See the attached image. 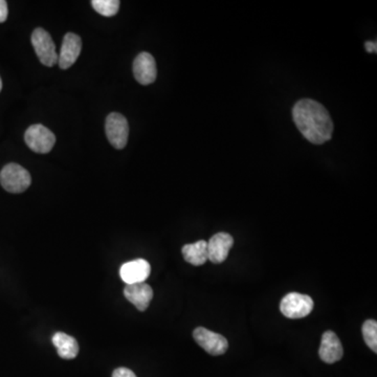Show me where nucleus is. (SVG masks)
Listing matches in <instances>:
<instances>
[{"mask_svg": "<svg viewBox=\"0 0 377 377\" xmlns=\"http://www.w3.org/2000/svg\"><path fill=\"white\" fill-rule=\"evenodd\" d=\"M295 126L310 143L321 145L332 137L333 123L326 108L311 99H303L293 108Z\"/></svg>", "mask_w": 377, "mask_h": 377, "instance_id": "nucleus-1", "label": "nucleus"}, {"mask_svg": "<svg viewBox=\"0 0 377 377\" xmlns=\"http://www.w3.org/2000/svg\"><path fill=\"white\" fill-rule=\"evenodd\" d=\"M0 183L8 192L18 194L28 190L32 177L28 170L18 164H8L0 172Z\"/></svg>", "mask_w": 377, "mask_h": 377, "instance_id": "nucleus-2", "label": "nucleus"}, {"mask_svg": "<svg viewBox=\"0 0 377 377\" xmlns=\"http://www.w3.org/2000/svg\"><path fill=\"white\" fill-rule=\"evenodd\" d=\"M24 141L32 151L45 154L52 151L56 143V137L49 128L41 124L29 127L24 134Z\"/></svg>", "mask_w": 377, "mask_h": 377, "instance_id": "nucleus-3", "label": "nucleus"}, {"mask_svg": "<svg viewBox=\"0 0 377 377\" xmlns=\"http://www.w3.org/2000/svg\"><path fill=\"white\" fill-rule=\"evenodd\" d=\"M314 306V300L309 295L291 293L283 298L280 303V310L286 318H302L312 311Z\"/></svg>", "mask_w": 377, "mask_h": 377, "instance_id": "nucleus-4", "label": "nucleus"}, {"mask_svg": "<svg viewBox=\"0 0 377 377\" xmlns=\"http://www.w3.org/2000/svg\"><path fill=\"white\" fill-rule=\"evenodd\" d=\"M32 45L43 66L52 68L58 63V54L56 53L55 43L47 31L43 29H36L32 34Z\"/></svg>", "mask_w": 377, "mask_h": 377, "instance_id": "nucleus-5", "label": "nucleus"}, {"mask_svg": "<svg viewBox=\"0 0 377 377\" xmlns=\"http://www.w3.org/2000/svg\"><path fill=\"white\" fill-rule=\"evenodd\" d=\"M106 135L108 141L116 149L126 147L129 137L128 121L118 112H112L106 118Z\"/></svg>", "mask_w": 377, "mask_h": 377, "instance_id": "nucleus-6", "label": "nucleus"}, {"mask_svg": "<svg viewBox=\"0 0 377 377\" xmlns=\"http://www.w3.org/2000/svg\"><path fill=\"white\" fill-rule=\"evenodd\" d=\"M193 337L195 341L211 355H222L228 350V339L224 335L218 334L209 329L199 327L193 332Z\"/></svg>", "mask_w": 377, "mask_h": 377, "instance_id": "nucleus-7", "label": "nucleus"}, {"mask_svg": "<svg viewBox=\"0 0 377 377\" xmlns=\"http://www.w3.org/2000/svg\"><path fill=\"white\" fill-rule=\"evenodd\" d=\"M234 245V238L228 233H217L208 243V260L214 264L226 261L231 249Z\"/></svg>", "mask_w": 377, "mask_h": 377, "instance_id": "nucleus-8", "label": "nucleus"}, {"mask_svg": "<svg viewBox=\"0 0 377 377\" xmlns=\"http://www.w3.org/2000/svg\"><path fill=\"white\" fill-rule=\"evenodd\" d=\"M133 75L135 80L141 85H149L156 80L157 68L153 56L141 53L133 62Z\"/></svg>", "mask_w": 377, "mask_h": 377, "instance_id": "nucleus-9", "label": "nucleus"}, {"mask_svg": "<svg viewBox=\"0 0 377 377\" xmlns=\"http://www.w3.org/2000/svg\"><path fill=\"white\" fill-rule=\"evenodd\" d=\"M82 49V40L78 35L68 33L62 43L61 52L58 55V64L62 70H68L78 60Z\"/></svg>", "mask_w": 377, "mask_h": 377, "instance_id": "nucleus-10", "label": "nucleus"}, {"mask_svg": "<svg viewBox=\"0 0 377 377\" xmlns=\"http://www.w3.org/2000/svg\"><path fill=\"white\" fill-rule=\"evenodd\" d=\"M151 266L144 259L126 262L120 268V276L127 285L143 283L149 278Z\"/></svg>", "mask_w": 377, "mask_h": 377, "instance_id": "nucleus-11", "label": "nucleus"}, {"mask_svg": "<svg viewBox=\"0 0 377 377\" xmlns=\"http://www.w3.org/2000/svg\"><path fill=\"white\" fill-rule=\"evenodd\" d=\"M318 354L321 360L327 364H334L343 357V346L333 331H326L323 334Z\"/></svg>", "mask_w": 377, "mask_h": 377, "instance_id": "nucleus-12", "label": "nucleus"}, {"mask_svg": "<svg viewBox=\"0 0 377 377\" xmlns=\"http://www.w3.org/2000/svg\"><path fill=\"white\" fill-rule=\"evenodd\" d=\"M124 295L130 303L139 311H145L149 307L150 302L153 299V291L147 283L126 285Z\"/></svg>", "mask_w": 377, "mask_h": 377, "instance_id": "nucleus-13", "label": "nucleus"}, {"mask_svg": "<svg viewBox=\"0 0 377 377\" xmlns=\"http://www.w3.org/2000/svg\"><path fill=\"white\" fill-rule=\"evenodd\" d=\"M52 341L57 348L60 357L64 360H74L78 355L79 345L75 337L64 332H57L54 334Z\"/></svg>", "mask_w": 377, "mask_h": 377, "instance_id": "nucleus-14", "label": "nucleus"}, {"mask_svg": "<svg viewBox=\"0 0 377 377\" xmlns=\"http://www.w3.org/2000/svg\"><path fill=\"white\" fill-rule=\"evenodd\" d=\"M181 253L187 263L195 266H203L208 261V243L199 240L192 245H183Z\"/></svg>", "mask_w": 377, "mask_h": 377, "instance_id": "nucleus-15", "label": "nucleus"}, {"mask_svg": "<svg viewBox=\"0 0 377 377\" xmlns=\"http://www.w3.org/2000/svg\"><path fill=\"white\" fill-rule=\"evenodd\" d=\"M91 6L93 9L105 17H112L116 15L120 9V1L118 0H93Z\"/></svg>", "mask_w": 377, "mask_h": 377, "instance_id": "nucleus-16", "label": "nucleus"}, {"mask_svg": "<svg viewBox=\"0 0 377 377\" xmlns=\"http://www.w3.org/2000/svg\"><path fill=\"white\" fill-rule=\"evenodd\" d=\"M362 337L367 346L374 353L377 352V323L374 320H368L362 325Z\"/></svg>", "mask_w": 377, "mask_h": 377, "instance_id": "nucleus-17", "label": "nucleus"}, {"mask_svg": "<svg viewBox=\"0 0 377 377\" xmlns=\"http://www.w3.org/2000/svg\"><path fill=\"white\" fill-rule=\"evenodd\" d=\"M112 377H137V375L128 368H118L114 371Z\"/></svg>", "mask_w": 377, "mask_h": 377, "instance_id": "nucleus-18", "label": "nucleus"}, {"mask_svg": "<svg viewBox=\"0 0 377 377\" xmlns=\"http://www.w3.org/2000/svg\"><path fill=\"white\" fill-rule=\"evenodd\" d=\"M8 15H9V10H8L7 1L0 0V24L7 20Z\"/></svg>", "mask_w": 377, "mask_h": 377, "instance_id": "nucleus-19", "label": "nucleus"}, {"mask_svg": "<svg viewBox=\"0 0 377 377\" xmlns=\"http://www.w3.org/2000/svg\"><path fill=\"white\" fill-rule=\"evenodd\" d=\"M364 49H366V51L368 52V53H376V41H367V43H364Z\"/></svg>", "mask_w": 377, "mask_h": 377, "instance_id": "nucleus-20", "label": "nucleus"}, {"mask_svg": "<svg viewBox=\"0 0 377 377\" xmlns=\"http://www.w3.org/2000/svg\"><path fill=\"white\" fill-rule=\"evenodd\" d=\"M1 89H3V80L0 78V91H1Z\"/></svg>", "mask_w": 377, "mask_h": 377, "instance_id": "nucleus-21", "label": "nucleus"}]
</instances>
